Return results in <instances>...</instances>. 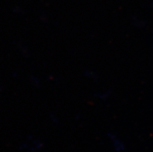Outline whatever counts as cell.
Segmentation results:
<instances>
[{"label":"cell","instance_id":"6da1fadb","mask_svg":"<svg viewBox=\"0 0 153 152\" xmlns=\"http://www.w3.org/2000/svg\"><path fill=\"white\" fill-rule=\"evenodd\" d=\"M110 95H111V91L107 90L97 93V94H96V96L98 99H101V100H106V99L109 98Z\"/></svg>","mask_w":153,"mask_h":152}]
</instances>
